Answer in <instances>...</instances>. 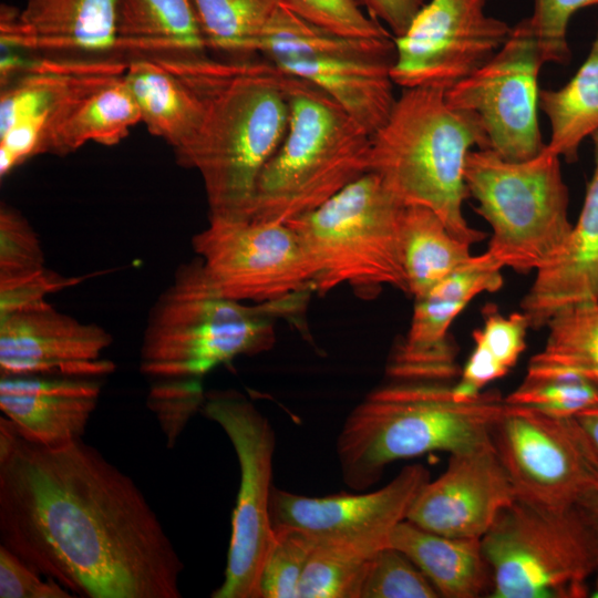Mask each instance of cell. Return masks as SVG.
Wrapping results in <instances>:
<instances>
[{"label":"cell","mask_w":598,"mask_h":598,"mask_svg":"<svg viewBox=\"0 0 598 598\" xmlns=\"http://www.w3.org/2000/svg\"><path fill=\"white\" fill-rule=\"evenodd\" d=\"M393 59L311 58L272 64L328 94L367 134L388 121L396 96L391 78Z\"/></svg>","instance_id":"obj_23"},{"label":"cell","mask_w":598,"mask_h":598,"mask_svg":"<svg viewBox=\"0 0 598 598\" xmlns=\"http://www.w3.org/2000/svg\"><path fill=\"white\" fill-rule=\"evenodd\" d=\"M0 40L1 48L34 54L125 60L117 49L116 0H25L21 10L2 4Z\"/></svg>","instance_id":"obj_20"},{"label":"cell","mask_w":598,"mask_h":598,"mask_svg":"<svg viewBox=\"0 0 598 598\" xmlns=\"http://www.w3.org/2000/svg\"><path fill=\"white\" fill-rule=\"evenodd\" d=\"M275 542L262 565L259 598H298L299 585L318 543L312 534L290 526H274Z\"/></svg>","instance_id":"obj_35"},{"label":"cell","mask_w":598,"mask_h":598,"mask_svg":"<svg viewBox=\"0 0 598 598\" xmlns=\"http://www.w3.org/2000/svg\"><path fill=\"white\" fill-rule=\"evenodd\" d=\"M487 0H430L393 38L391 78L402 89L446 91L485 64L512 27L485 12Z\"/></svg>","instance_id":"obj_15"},{"label":"cell","mask_w":598,"mask_h":598,"mask_svg":"<svg viewBox=\"0 0 598 598\" xmlns=\"http://www.w3.org/2000/svg\"><path fill=\"white\" fill-rule=\"evenodd\" d=\"M491 598H581L598 570V547L575 507L551 511L515 499L481 539Z\"/></svg>","instance_id":"obj_9"},{"label":"cell","mask_w":598,"mask_h":598,"mask_svg":"<svg viewBox=\"0 0 598 598\" xmlns=\"http://www.w3.org/2000/svg\"><path fill=\"white\" fill-rule=\"evenodd\" d=\"M559 158L546 145L522 162L507 161L489 148L468 153L466 188L477 202L476 213L492 228L486 251L503 268L536 272L564 246L573 224Z\"/></svg>","instance_id":"obj_7"},{"label":"cell","mask_w":598,"mask_h":598,"mask_svg":"<svg viewBox=\"0 0 598 598\" xmlns=\"http://www.w3.org/2000/svg\"><path fill=\"white\" fill-rule=\"evenodd\" d=\"M429 480L423 465L411 464L385 486L367 493L310 497L274 487L272 526L299 528L317 538L390 537Z\"/></svg>","instance_id":"obj_19"},{"label":"cell","mask_w":598,"mask_h":598,"mask_svg":"<svg viewBox=\"0 0 598 598\" xmlns=\"http://www.w3.org/2000/svg\"><path fill=\"white\" fill-rule=\"evenodd\" d=\"M202 411L224 430L240 472L225 578L212 597L259 598L260 573L275 542L270 514L275 432L269 420L236 390L205 393Z\"/></svg>","instance_id":"obj_10"},{"label":"cell","mask_w":598,"mask_h":598,"mask_svg":"<svg viewBox=\"0 0 598 598\" xmlns=\"http://www.w3.org/2000/svg\"><path fill=\"white\" fill-rule=\"evenodd\" d=\"M389 545L385 536L318 538L298 598H360L371 559Z\"/></svg>","instance_id":"obj_32"},{"label":"cell","mask_w":598,"mask_h":598,"mask_svg":"<svg viewBox=\"0 0 598 598\" xmlns=\"http://www.w3.org/2000/svg\"><path fill=\"white\" fill-rule=\"evenodd\" d=\"M543 65L529 20L523 19L493 58L444 92L445 101L477 121L487 148L507 161L530 159L546 145L538 124Z\"/></svg>","instance_id":"obj_11"},{"label":"cell","mask_w":598,"mask_h":598,"mask_svg":"<svg viewBox=\"0 0 598 598\" xmlns=\"http://www.w3.org/2000/svg\"><path fill=\"white\" fill-rule=\"evenodd\" d=\"M101 382L64 375H0V410L25 437L48 446L83 439Z\"/></svg>","instance_id":"obj_21"},{"label":"cell","mask_w":598,"mask_h":598,"mask_svg":"<svg viewBox=\"0 0 598 598\" xmlns=\"http://www.w3.org/2000/svg\"><path fill=\"white\" fill-rule=\"evenodd\" d=\"M0 545L82 598H181L184 563L137 484L83 439L0 417Z\"/></svg>","instance_id":"obj_1"},{"label":"cell","mask_w":598,"mask_h":598,"mask_svg":"<svg viewBox=\"0 0 598 598\" xmlns=\"http://www.w3.org/2000/svg\"><path fill=\"white\" fill-rule=\"evenodd\" d=\"M73 595L52 579L39 575L7 547L0 545V598H70Z\"/></svg>","instance_id":"obj_41"},{"label":"cell","mask_w":598,"mask_h":598,"mask_svg":"<svg viewBox=\"0 0 598 598\" xmlns=\"http://www.w3.org/2000/svg\"><path fill=\"white\" fill-rule=\"evenodd\" d=\"M367 13L385 24L393 38L404 33L425 0H358Z\"/></svg>","instance_id":"obj_44"},{"label":"cell","mask_w":598,"mask_h":598,"mask_svg":"<svg viewBox=\"0 0 598 598\" xmlns=\"http://www.w3.org/2000/svg\"><path fill=\"white\" fill-rule=\"evenodd\" d=\"M505 401L556 417H570L598 406V385L570 375L525 377L524 381L505 396Z\"/></svg>","instance_id":"obj_36"},{"label":"cell","mask_w":598,"mask_h":598,"mask_svg":"<svg viewBox=\"0 0 598 598\" xmlns=\"http://www.w3.org/2000/svg\"><path fill=\"white\" fill-rule=\"evenodd\" d=\"M193 248L210 282L229 299L260 303L313 290L311 260L286 221L209 220Z\"/></svg>","instance_id":"obj_13"},{"label":"cell","mask_w":598,"mask_h":598,"mask_svg":"<svg viewBox=\"0 0 598 598\" xmlns=\"http://www.w3.org/2000/svg\"><path fill=\"white\" fill-rule=\"evenodd\" d=\"M111 343L102 327L83 323L44 300L0 315V375L101 379L115 370L102 358Z\"/></svg>","instance_id":"obj_16"},{"label":"cell","mask_w":598,"mask_h":598,"mask_svg":"<svg viewBox=\"0 0 598 598\" xmlns=\"http://www.w3.org/2000/svg\"><path fill=\"white\" fill-rule=\"evenodd\" d=\"M516 499L492 442L450 454L445 471L423 485L406 519L448 537L477 538Z\"/></svg>","instance_id":"obj_18"},{"label":"cell","mask_w":598,"mask_h":598,"mask_svg":"<svg viewBox=\"0 0 598 598\" xmlns=\"http://www.w3.org/2000/svg\"><path fill=\"white\" fill-rule=\"evenodd\" d=\"M570 420L598 467V406L570 416Z\"/></svg>","instance_id":"obj_45"},{"label":"cell","mask_w":598,"mask_h":598,"mask_svg":"<svg viewBox=\"0 0 598 598\" xmlns=\"http://www.w3.org/2000/svg\"><path fill=\"white\" fill-rule=\"evenodd\" d=\"M286 135L261 171L250 218L288 221L369 172L371 136L323 91L292 76Z\"/></svg>","instance_id":"obj_6"},{"label":"cell","mask_w":598,"mask_h":598,"mask_svg":"<svg viewBox=\"0 0 598 598\" xmlns=\"http://www.w3.org/2000/svg\"><path fill=\"white\" fill-rule=\"evenodd\" d=\"M539 110L551 128L546 148L569 163L576 162L581 142L598 131V28L574 76L557 90H540Z\"/></svg>","instance_id":"obj_30"},{"label":"cell","mask_w":598,"mask_h":598,"mask_svg":"<svg viewBox=\"0 0 598 598\" xmlns=\"http://www.w3.org/2000/svg\"><path fill=\"white\" fill-rule=\"evenodd\" d=\"M117 49L128 61L206 58L208 47L192 0H116Z\"/></svg>","instance_id":"obj_24"},{"label":"cell","mask_w":598,"mask_h":598,"mask_svg":"<svg viewBox=\"0 0 598 598\" xmlns=\"http://www.w3.org/2000/svg\"><path fill=\"white\" fill-rule=\"evenodd\" d=\"M576 508L588 525L598 547V470L594 481L577 502Z\"/></svg>","instance_id":"obj_46"},{"label":"cell","mask_w":598,"mask_h":598,"mask_svg":"<svg viewBox=\"0 0 598 598\" xmlns=\"http://www.w3.org/2000/svg\"><path fill=\"white\" fill-rule=\"evenodd\" d=\"M544 349L529 360L527 378L570 375L598 385V301L556 313Z\"/></svg>","instance_id":"obj_31"},{"label":"cell","mask_w":598,"mask_h":598,"mask_svg":"<svg viewBox=\"0 0 598 598\" xmlns=\"http://www.w3.org/2000/svg\"><path fill=\"white\" fill-rule=\"evenodd\" d=\"M281 3L309 23L340 37L392 38L388 28L363 12L358 0H281Z\"/></svg>","instance_id":"obj_39"},{"label":"cell","mask_w":598,"mask_h":598,"mask_svg":"<svg viewBox=\"0 0 598 598\" xmlns=\"http://www.w3.org/2000/svg\"><path fill=\"white\" fill-rule=\"evenodd\" d=\"M399 246L408 293L424 295L464 265L471 245L455 237L431 209L404 206L399 224Z\"/></svg>","instance_id":"obj_28"},{"label":"cell","mask_w":598,"mask_h":598,"mask_svg":"<svg viewBox=\"0 0 598 598\" xmlns=\"http://www.w3.org/2000/svg\"><path fill=\"white\" fill-rule=\"evenodd\" d=\"M403 207L368 172L313 210L286 221L313 266V291L326 295L346 285L368 298L384 286L408 293L399 246Z\"/></svg>","instance_id":"obj_8"},{"label":"cell","mask_w":598,"mask_h":598,"mask_svg":"<svg viewBox=\"0 0 598 598\" xmlns=\"http://www.w3.org/2000/svg\"><path fill=\"white\" fill-rule=\"evenodd\" d=\"M0 63V176L43 154L61 114L81 94L124 73L120 59L82 60L35 54L22 58L2 48Z\"/></svg>","instance_id":"obj_12"},{"label":"cell","mask_w":598,"mask_h":598,"mask_svg":"<svg viewBox=\"0 0 598 598\" xmlns=\"http://www.w3.org/2000/svg\"><path fill=\"white\" fill-rule=\"evenodd\" d=\"M310 291L246 305L223 296L199 258L183 264L148 317L140 371L154 382L199 381L239 355L264 352L275 342L276 320L300 312Z\"/></svg>","instance_id":"obj_4"},{"label":"cell","mask_w":598,"mask_h":598,"mask_svg":"<svg viewBox=\"0 0 598 598\" xmlns=\"http://www.w3.org/2000/svg\"><path fill=\"white\" fill-rule=\"evenodd\" d=\"M491 442L516 498L539 508L575 507L598 470L570 417L508 404Z\"/></svg>","instance_id":"obj_14"},{"label":"cell","mask_w":598,"mask_h":598,"mask_svg":"<svg viewBox=\"0 0 598 598\" xmlns=\"http://www.w3.org/2000/svg\"><path fill=\"white\" fill-rule=\"evenodd\" d=\"M209 51L248 60L281 0H192Z\"/></svg>","instance_id":"obj_34"},{"label":"cell","mask_w":598,"mask_h":598,"mask_svg":"<svg viewBox=\"0 0 598 598\" xmlns=\"http://www.w3.org/2000/svg\"><path fill=\"white\" fill-rule=\"evenodd\" d=\"M205 399L200 382L164 381L154 382L150 393V405L161 419L163 430L174 415L175 427L179 433L187 420L202 408Z\"/></svg>","instance_id":"obj_42"},{"label":"cell","mask_w":598,"mask_h":598,"mask_svg":"<svg viewBox=\"0 0 598 598\" xmlns=\"http://www.w3.org/2000/svg\"><path fill=\"white\" fill-rule=\"evenodd\" d=\"M390 546L420 568L440 597L478 598L491 594L492 574L481 539L440 535L404 519L391 532Z\"/></svg>","instance_id":"obj_25"},{"label":"cell","mask_w":598,"mask_h":598,"mask_svg":"<svg viewBox=\"0 0 598 598\" xmlns=\"http://www.w3.org/2000/svg\"><path fill=\"white\" fill-rule=\"evenodd\" d=\"M594 6H598V0H534V12L528 20L544 64L568 63L570 18L580 9Z\"/></svg>","instance_id":"obj_40"},{"label":"cell","mask_w":598,"mask_h":598,"mask_svg":"<svg viewBox=\"0 0 598 598\" xmlns=\"http://www.w3.org/2000/svg\"><path fill=\"white\" fill-rule=\"evenodd\" d=\"M507 406L496 391L462 399L444 382L396 381L378 388L350 412L339 433L342 480L364 491L393 462L488 443L493 424Z\"/></svg>","instance_id":"obj_3"},{"label":"cell","mask_w":598,"mask_h":598,"mask_svg":"<svg viewBox=\"0 0 598 598\" xmlns=\"http://www.w3.org/2000/svg\"><path fill=\"white\" fill-rule=\"evenodd\" d=\"M43 252L28 220L12 207L0 209V289L33 278L43 271Z\"/></svg>","instance_id":"obj_38"},{"label":"cell","mask_w":598,"mask_h":598,"mask_svg":"<svg viewBox=\"0 0 598 598\" xmlns=\"http://www.w3.org/2000/svg\"><path fill=\"white\" fill-rule=\"evenodd\" d=\"M527 317L520 312L502 315L496 307L485 309L484 323L473 332L474 348L452 384L462 399H473L505 377L526 349Z\"/></svg>","instance_id":"obj_33"},{"label":"cell","mask_w":598,"mask_h":598,"mask_svg":"<svg viewBox=\"0 0 598 598\" xmlns=\"http://www.w3.org/2000/svg\"><path fill=\"white\" fill-rule=\"evenodd\" d=\"M444 92L402 89L388 121L371 136L369 172L402 205L431 209L455 237L472 246L485 234L463 214L470 196L465 162L473 146L487 148V140L472 115L446 103Z\"/></svg>","instance_id":"obj_5"},{"label":"cell","mask_w":598,"mask_h":598,"mask_svg":"<svg viewBox=\"0 0 598 598\" xmlns=\"http://www.w3.org/2000/svg\"><path fill=\"white\" fill-rule=\"evenodd\" d=\"M269 62L311 58L393 59V38L355 39L324 31L301 19L282 3L250 47V54Z\"/></svg>","instance_id":"obj_29"},{"label":"cell","mask_w":598,"mask_h":598,"mask_svg":"<svg viewBox=\"0 0 598 598\" xmlns=\"http://www.w3.org/2000/svg\"><path fill=\"white\" fill-rule=\"evenodd\" d=\"M123 78L148 132L173 147L179 158L195 140L204 116L200 94L156 61H127Z\"/></svg>","instance_id":"obj_26"},{"label":"cell","mask_w":598,"mask_h":598,"mask_svg":"<svg viewBox=\"0 0 598 598\" xmlns=\"http://www.w3.org/2000/svg\"><path fill=\"white\" fill-rule=\"evenodd\" d=\"M590 137L594 172L578 219L559 252L535 272L520 301L533 329L546 327L568 307L598 301V131Z\"/></svg>","instance_id":"obj_22"},{"label":"cell","mask_w":598,"mask_h":598,"mask_svg":"<svg viewBox=\"0 0 598 598\" xmlns=\"http://www.w3.org/2000/svg\"><path fill=\"white\" fill-rule=\"evenodd\" d=\"M140 122L138 107L123 73L113 75L69 105L51 128L43 154L66 155L89 142L116 145Z\"/></svg>","instance_id":"obj_27"},{"label":"cell","mask_w":598,"mask_h":598,"mask_svg":"<svg viewBox=\"0 0 598 598\" xmlns=\"http://www.w3.org/2000/svg\"><path fill=\"white\" fill-rule=\"evenodd\" d=\"M165 66L204 101L198 133L177 161L200 174L209 220L250 218L259 175L287 132L292 76L271 62L208 56Z\"/></svg>","instance_id":"obj_2"},{"label":"cell","mask_w":598,"mask_h":598,"mask_svg":"<svg viewBox=\"0 0 598 598\" xmlns=\"http://www.w3.org/2000/svg\"><path fill=\"white\" fill-rule=\"evenodd\" d=\"M76 280L62 278L45 270L12 287L0 289V315L42 302L47 293L74 285Z\"/></svg>","instance_id":"obj_43"},{"label":"cell","mask_w":598,"mask_h":598,"mask_svg":"<svg viewBox=\"0 0 598 598\" xmlns=\"http://www.w3.org/2000/svg\"><path fill=\"white\" fill-rule=\"evenodd\" d=\"M503 267L485 251L414 298L409 330L396 346L388 373L396 381L444 382L455 374V349L448 336L456 317L478 295L503 286Z\"/></svg>","instance_id":"obj_17"},{"label":"cell","mask_w":598,"mask_h":598,"mask_svg":"<svg viewBox=\"0 0 598 598\" xmlns=\"http://www.w3.org/2000/svg\"><path fill=\"white\" fill-rule=\"evenodd\" d=\"M439 592L401 550L385 546L371 559L360 598H437Z\"/></svg>","instance_id":"obj_37"}]
</instances>
